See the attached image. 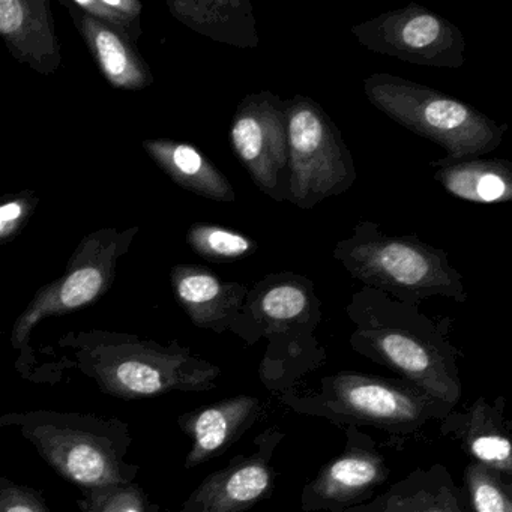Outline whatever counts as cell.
<instances>
[{
    "mask_svg": "<svg viewBox=\"0 0 512 512\" xmlns=\"http://www.w3.org/2000/svg\"><path fill=\"white\" fill-rule=\"evenodd\" d=\"M187 244L197 256L208 262H236L253 256L259 244L250 236L230 227L211 223L191 224Z\"/></svg>",
    "mask_w": 512,
    "mask_h": 512,
    "instance_id": "603a6c76",
    "label": "cell"
},
{
    "mask_svg": "<svg viewBox=\"0 0 512 512\" xmlns=\"http://www.w3.org/2000/svg\"><path fill=\"white\" fill-rule=\"evenodd\" d=\"M350 32L370 52L407 64L458 70L466 62L463 32L445 17L413 2L353 25Z\"/></svg>",
    "mask_w": 512,
    "mask_h": 512,
    "instance_id": "ba28073f",
    "label": "cell"
},
{
    "mask_svg": "<svg viewBox=\"0 0 512 512\" xmlns=\"http://www.w3.org/2000/svg\"><path fill=\"white\" fill-rule=\"evenodd\" d=\"M170 283L193 325L217 334L232 328L248 293L245 284L223 280L205 266H173Z\"/></svg>",
    "mask_w": 512,
    "mask_h": 512,
    "instance_id": "9a60e30c",
    "label": "cell"
},
{
    "mask_svg": "<svg viewBox=\"0 0 512 512\" xmlns=\"http://www.w3.org/2000/svg\"><path fill=\"white\" fill-rule=\"evenodd\" d=\"M388 478L385 458L374 449L350 448L329 461L302 493L305 511L340 512L361 505Z\"/></svg>",
    "mask_w": 512,
    "mask_h": 512,
    "instance_id": "4fadbf2b",
    "label": "cell"
},
{
    "mask_svg": "<svg viewBox=\"0 0 512 512\" xmlns=\"http://www.w3.org/2000/svg\"><path fill=\"white\" fill-rule=\"evenodd\" d=\"M434 181L446 193L476 205L506 203L512 199V164L502 158L482 157L464 160L431 161Z\"/></svg>",
    "mask_w": 512,
    "mask_h": 512,
    "instance_id": "ffe728a7",
    "label": "cell"
},
{
    "mask_svg": "<svg viewBox=\"0 0 512 512\" xmlns=\"http://www.w3.org/2000/svg\"><path fill=\"white\" fill-rule=\"evenodd\" d=\"M170 14L191 31L238 49H257L253 4L248 0H167Z\"/></svg>",
    "mask_w": 512,
    "mask_h": 512,
    "instance_id": "ac0fdd59",
    "label": "cell"
},
{
    "mask_svg": "<svg viewBox=\"0 0 512 512\" xmlns=\"http://www.w3.org/2000/svg\"><path fill=\"white\" fill-rule=\"evenodd\" d=\"M40 206L37 191L23 190L0 197V245L19 238Z\"/></svg>",
    "mask_w": 512,
    "mask_h": 512,
    "instance_id": "4316f807",
    "label": "cell"
},
{
    "mask_svg": "<svg viewBox=\"0 0 512 512\" xmlns=\"http://www.w3.org/2000/svg\"><path fill=\"white\" fill-rule=\"evenodd\" d=\"M332 257L364 286L416 307L433 296L469 298L463 275L445 250L418 236L386 235L373 221H359L352 235L335 245Z\"/></svg>",
    "mask_w": 512,
    "mask_h": 512,
    "instance_id": "277c9868",
    "label": "cell"
},
{
    "mask_svg": "<svg viewBox=\"0 0 512 512\" xmlns=\"http://www.w3.org/2000/svg\"><path fill=\"white\" fill-rule=\"evenodd\" d=\"M0 40L35 73L52 76L61 68L62 47L49 0H0Z\"/></svg>",
    "mask_w": 512,
    "mask_h": 512,
    "instance_id": "7c38bea8",
    "label": "cell"
},
{
    "mask_svg": "<svg viewBox=\"0 0 512 512\" xmlns=\"http://www.w3.org/2000/svg\"><path fill=\"white\" fill-rule=\"evenodd\" d=\"M230 146L253 184L275 202L289 194L286 100L269 91L248 94L236 107Z\"/></svg>",
    "mask_w": 512,
    "mask_h": 512,
    "instance_id": "9c48e42d",
    "label": "cell"
},
{
    "mask_svg": "<svg viewBox=\"0 0 512 512\" xmlns=\"http://www.w3.org/2000/svg\"><path fill=\"white\" fill-rule=\"evenodd\" d=\"M77 499L80 512H160L136 481L85 488Z\"/></svg>",
    "mask_w": 512,
    "mask_h": 512,
    "instance_id": "cb8c5ba5",
    "label": "cell"
},
{
    "mask_svg": "<svg viewBox=\"0 0 512 512\" xmlns=\"http://www.w3.org/2000/svg\"><path fill=\"white\" fill-rule=\"evenodd\" d=\"M74 7L104 25L116 29L131 43L137 44L142 37L143 5L139 0H71Z\"/></svg>",
    "mask_w": 512,
    "mask_h": 512,
    "instance_id": "484cf974",
    "label": "cell"
},
{
    "mask_svg": "<svg viewBox=\"0 0 512 512\" xmlns=\"http://www.w3.org/2000/svg\"><path fill=\"white\" fill-rule=\"evenodd\" d=\"M473 512H512L511 481L481 463H472L464 472Z\"/></svg>",
    "mask_w": 512,
    "mask_h": 512,
    "instance_id": "d4e9b609",
    "label": "cell"
},
{
    "mask_svg": "<svg viewBox=\"0 0 512 512\" xmlns=\"http://www.w3.org/2000/svg\"><path fill=\"white\" fill-rule=\"evenodd\" d=\"M275 472L268 457L239 455L211 473L185 500L179 512H245L274 488Z\"/></svg>",
    "mask_w": 512,
    "mask_h": 512,
    "instance_id": "5bb4252c",
    "label": "cell"
},
{
    "mask_svg": "<svg viewBox=\"0 0 512 512\" xmlns=\"http://www.w3.org/2000/svg\"><path fill=\"white\" fill-rule=\"evenodd\" d=\"M260 409L262 401L259 398L238 395L179 416V428L193 442L185 458V467L193 469L226 452L253 427Z\"/></svg>",
    "mask_w": 512,
    "mask_h": 512,
    "instance_id": "2e32d148",
    "label": "cell"
},
{
    "mask_svg": "<svg viewBox=\"0 0 512 512\" xmlns=\"http://www.w3.org/2000/svg\"><path fill=\"white\" fill-rule=\"evenodd\" d=\"M340 512H464L461 496L442 466L416 470L373 502Z\"/></svg>",
    "mask_w": 512,
    "mask_h": 512,
    "instance_id": "7402d4cb",
    "label": "cell"
},
{
    "mask_svg": "<svg viewBox=\"0 0 512 512\" xmlns=\"http://www.w3.org/2000/svg\"><path fill=\"white\" fill-rule=\"evenodd\" d=\"M0 428H14L38 455L71 484L85 488L136 481L139 464L125 460L130 425L94 413L28 410L0 415Z\"/></svg>",
    "mask_w": 512,
    "mask_h": 512,
    "instance_id": "3957f363",
    "label": "cell"
},
{
    "mask_svg": "<svg viewBox=\"0 0 512 512\" xmlns=\"http://www.w3.org/2000/svg\"><path fill=\"white\" fill-rule=\"evenodd\" d=\"M289 194L296 208L313 209L347 193L358 178L352 152L337 124L311 97L286 100Z\"/></svg>",
    "mask_w": 512,
    "mask_h": 512,
    "instance_id": "52a82bcc",
    "label": "cell"
},
{
    "mask_svg": "<svg viewBox=\"0 0 512 512\" xmlns=\"http://www.w3.org/2000/svg\"><path fill=\"white\" fill-rule=\"evenodd\" d=\"M322 317V302L313 280L295 272H277L257 281L248 289L244 305L232 331L245 340L257 337L311 332Z\"/></svg>",
    "mask_w": 512,
    "mask_h": 512,
    "instance_id": "8fae6325",
    "label": "cell"
},
{
    "mask_svg": "<svg viewBox=\"0 0 512 512\" xmlns=\"http://www.w3.org/2000/svg\"><path fill=\"white\" fill-rule=\"evenodd\" d=\"M67 8L79 34L82 35L95 64L110 86L121 91H142L154 83L151 68L142 58L137 44L116 29L74 7L71 0H59Z\"/></svg>",
    "mask_w": 512,
    "mask_h": 512,
    "instance_id": "e0dca14e",
    "label": "cell"
},
{
    "mask_svg": "<svg viewBox=\"0 0 512 512\" xmlns=\"http://www.w3.org/2000/svg\"><path fill=\"white\" fill-rule=\"evenodd\" d=\"M139 232L140 227L134 226L89 233L71 254L64 274L37 290L11 331V347L19 353L14 367L23 379L43 382L31 344L32 331L44 319L83 310L107 295L115 283L119 260L133 247Z\"/></svg>",
    "mask_w": 512,
    "mask_h": 512,
    "instance_id": "5b68a950",
    "label": "cell"
},
{
    "mask_svg": "<svg viewBox=\"0 0 512 512\" xmlns=\"http://www.w3.org/2000/svg\"><path fill=\"white\" fill-rule=\"evenodd\" d=\"M503 409V398H499L496 404L478 398L467 412L460 416L458 424L452 427V424L446 422L445 427L454 430V436L461 440L464 451L475 460V463L484 464L488 469L511 481V433L509 422H506L503 416Z\"/></svg>",
    "mask_w": 512,
    "mask_h": 512,
    "instance_id": "44dd1931",
    "label": "cell"
},
{
    "mask_svg": "<svg viewBox=\"0 0 512 512\" xmlns=\"http://www.w3.org/2000/svg\"><path fill=\"white\" fill-rule=\"evenodd\" d=\"M0 512H50L43 493L0 476Z\"/></svg>",
    "mask_w": 512,
    "mask_h": 512,
    "instance_id": "83f0119b",
    "label": "cell"
},
{
    "mask_svg": "<svg viewBox=\"0 0 512 512\" xmlns=\"http://www.w3.org/2000/svg\"><path fill=\"white\" fill-rule=\"evenodd\" d=\"M142 146L152 161L184 190L214 202H236V191L229 178L191 143L151 139Z\"/></svg>",
    "mask_w": 512,
    "mask_h": 512,
    "instance_id": "d6986e66",
    "label": "cell"
},
{
    "mask_svg": "<svg viewBox=\"0 0 512 512\" xmlns=\"http://www.w3.org/2000/svg\"><path fill=\"white\" fill-rule=\"evenodd\" d=\"M356 325L350 343L368 358L397 371L407 383L443 404L460 398L452 355L442 326L419 313L416 305L397 301L362 286L346 308Z\"/></svg>",
    "mask_w": 512,
    "mask_h": 512,
    "instance_id": "7a4b0ae2",
    "label": "cell"
},
{
    "mask_svg": "<svg viewBox=\"0 0 512 512\" xmlns=\"http://www.w3.org/2000/svg\"><path fill=\"white\" fill-rule=\"evenodd\" d=\"M367 100L416 136L445 149L446 160L482 157L502 146L508 125L430 86L374 73L364 80Z\"/></svg>",
    "mask_w": 512,
    "mask_h": 512,
    "instance_id": "8992f818",
    "label": "cell"
},
{
    "mask_svg": "<svg viewBox=\"0 0 512 512\" xmlns=\"http://www.w3.org/2000/svg\"><path fill=\"white\" fill-rule=\"evenodd\" d=\"M64 364L85 374L103 394L133 401L169 392H208L221 370L172 341L161 344L127 332L70 331L59 338Z\"/></svg>",
    "mask_w": 512,
    "mask_h": 512,
    "instance_id": "6da1fadb",
    "label": "cell"
},
{
    "mask_svg": "<svg viewBox=\"0 0 512 512\" xmlns=\"http://www.w3.org/2000/svg\"><path fill=\"white\" fill-rule=\"evenodd\" d=\"M325 386L326 404L334 412L391 431L421 427L439 404L410 383L373 374H335Z\"/></svg>",
    "mask_w": 512,
    "mask_h": 512,
    "instance_id": "30bf717a",
    "label": "cell"
}]
</instances>
